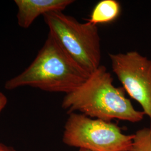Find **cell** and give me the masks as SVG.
<instances>
[{
  "instance_id": "2",
  "label": "cell",
  "mask_w": 151,
  "mask_h": 151,
  "mask_svg": "<svg viewBox=\"0 0 151 151\" xmlns=\"http://www.w3.org/2000/svg\"><path fill=\"white\" fill-rule=\"evenodd\" d=\"M125 92L123 87L114 85L110 73L101 65L82 85L65 95L62 107L68 114L78 111L106 122L114 119L134 123L140 122L145 114L133 107Z\"/></svg>"
},
{
  "instance_id": "9",
  "label": "cell",
  "mask_w": 151,
  "mask_h": 151,
  "mask_svg": "<svg viewBox=\"0 0 151 151\" xmlns=\"http://www.w3.org/2000/svg\"><path fill=\"white\" fill-rule=\"evenodd\" d=\"M7 103V99L5 95L0 92V113L5 108Z\"/></svg>"
},
{
  "instance_id": "10",
  "label": "cell",
  "mask_w": 151,
  "mask_h": 151,
  "mask_svg": "<svg viewBox=\"0 0 151 151\" xmlns=\"http://www.w3.org/2000/svg\"><path fill=\"white\" fill-rule=\"evenodd\" d=\"M0 151H16L12 147L6 146L0 142Z\"/></svg>"
},
{
  "instance_id": "4",
  "label": "cell",
  "mask_w": 151,
  "mask_h": 151,
  "mask_svg": "<svg viewBox=\"0 0 151 151\" xmlns=\"http://www.w3.org/2000/svg\"><path fill=\"white\" fill-rule=\"evenodd\" d=\"M63 134L67 146L92 151H130L133 134H124L111 122L77 113L68 114Z\"/></svg>"
},
{
  "instance_id": "8",
  "label": "cell",
  "mask_w": 151,
  "mask_h": 151,
  "mask_svg": "<svg viewBox=\"0 0 151 151\" xmlns=\"http://www.w3.org/2000/svg\"><path fill=\"white\" fill-rule=\"evenodd\" d=\"M130 151H151V128H143L133 134Z\"/></svg>"
},
{
  "instance_id": "6",
  "label": "cell",
  "mask_w": 151,
  "mask_h": 151,
  "mask_svg": "<svg viewBox=\"0 0 151 151\" xmlns=\"http://www.w3.org/2000/svg\"><path fill=\"white\" fill-rule=\"evenodd\" d=\"M73 0H15L19 26L27 29L40 15L52 11H63Z\"/></svg>"
},
{
  "instance_id": "5",
  "label": "cell",
  "mask_w": 151,
  "mask_h": 151,
  "mask_svg": "<svg viewBox=\"0 0 151 151\" xmlns=\"http://www.w3.org/2000/svg\"><path fill=\"white\" fill-rule=\"evenodd\" d=\"M114 73L151 123V60L137 51L109 54Z\"/></svg>"
},
{
  "instance_id": "3",
  "label": "cell",
  "mask_w": 151,
  "mask_h": 151,
  "mask_svg": "<svg viewBox=\"0 0 151 151\" xmlns=\"http://www.w3.org/2000/svg\"><path fill=\"white\" fill-rule=\"evenodd\" d=\"M49 32L67 53L90 75L101 65V41L97 25L82 23L63 11L43 15Z\"/></svg>"
},
{
  "instance_id": "11",
  "label": "cell",
  "mask_w": 151,
  "mask_h": 151,
  "mask_svg": "<svg viewBox=\"0 0 151 151\" xmlns=\"http://www.w3.org/2000/svg\"><path fill=\"white\" fill-rule=\"evenodd\" d=\"M78 151H92L89 150H87V149H83V148H80Z\"/></svg>"
},
{
  "instance_id": "1",
  "label": "cell",
  "mask_w": 151,
  "mask_h": 151,
  "mask_svg": "<svg viewBox=\"0 0 151 151\" xmlns=\"http://www.w3.org/2000/svg\"><path fill=\"white\" fill-rule=\"evenodd\" d=\"M90 75L49 32L32 63L21 73L6 81L4 87L12 90L30 86L66 95L82 85Z\"/></svg>"
},
{
  "instance_id": "7",
  "label": "cell",
  "mask_w": 151,
  "mask_h": 151,
  "mask_svg": "<svg viewBox=\"0 0 151 151\" xmlns=\"http://www.w3.org/2000/svg\"><path fill=\"white\" fill-rule=\"evenodd\" d=\"M120 11V5L117 1H100L94 7L88 22L95 25L111 22L119 17Z\"/></svg>"
}]
</instances>
